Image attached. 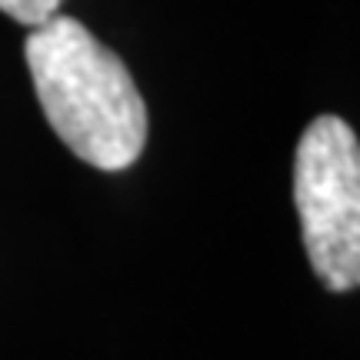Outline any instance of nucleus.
I'll list each match as a JSON object with an SVG mask.
<instances>
[{"instance_id":"f257e3e1","label":"nucleus","mask_w":360,"mask_h":360,"mask_svg":"<svg viewBox=\"0 0 360 360\" xmlns=\"http://www.w3.org/2000/svg\"><path fill=\"white\" fill-rule=\"evenodd\" d=\"M53 134L97 170H127L147 143V107L127 64L74 17L53 13L24 40Z\"/></svg>"},{"instance_id":"f03ea898","label":"nucleus","mask_w":360,"mask_h":360,"mask_svg":"<svg viewBox=\"0 0 360 360\" xmlns=\"http://www.w3.org/2000/svg\"><path fill=\"white\" fill-rule=\"evenodd\" d=\"M294 204L314 274L344 294L360 281V147L340 117H317L297 143Z\"/></svg>"},{"instance_id":"7ed1b4c3","label":"nucleus","mask_w":360,"mask_h":360,"mask_svg":"<svg viewBox=\"0 0 360 360\" xmlns=\"http://www.w3.org/2000/svg\"><path fill=\"white\" fill-rule=\"evenodd\" d=\"M57 7H60V0H0V13H7L11 20L30 27V30L47 24L57 13Z\"/></svg>"}]
</instances>
